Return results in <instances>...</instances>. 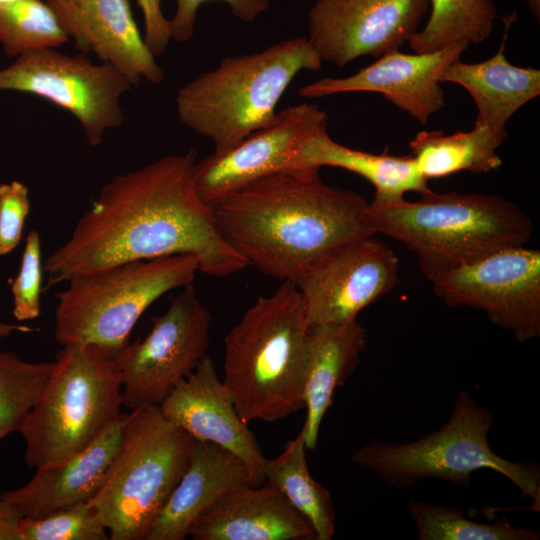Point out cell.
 Returning a JSON list of instances; mask_svg holds the SVG:
<instances>
[{
	"label": "cell",
	"mask_w": 540,
	"mask_h": 540,
	"mask_svg": "<svg viewBox=\"0 0 540 540\" xmlns=\"http://www.w3.org/2000/svg\"><path fill=\"white\" fill-rule=\"evenodd\" d=\"M196 156L194 149L166 155L110 179L67 241L45 259V288L112 265L176 254L197 256L199 271L213 277L248 266L197 192Z\"/></svg>",
	"instance_id": "6da1fadb"
},
{
	"label": "cell",
	"mask_w": 540,
	"mask_h": 540,
	"mask_svg": "<svg viewBox=\"0 0 540 540\" xmlns=\"http://www.w3.org/2000/svg\"><path fill=\"white\" fill-rule=\"evenodd\" d=\"M367 204L308 167L261 178L211 207L218 231L249 265L295 283L328 251L375 235Z\"/></svg>",
	"instance_id": "7a4b0ae2"
},
{
	"label": "cell",
	"mask_w": 540,
	"mask_h": 540,
	"mask_svg": "<svg viewBox=\"0 0 540 540\" xmlns=\"http://www.w3.org/2000/svg\"><path fill=\"white\" fill-rule=\"evenodd\" d=\"M419 196L417 201L372 200L366 214L375 234L416 254L431 282L495 250L525 245L531 237L529 215L503 197L432 190Z\"/></svg>",
	"instance_id": "3957f363"
},
{
	"label": "cell",
	"mask_w": 540,
	"mask_h": 540,
	"mask_svg": "<svg viewBox=\"0 0 540 540\" xmlns=\"http://www.w3.org/2000/svg\"><path fill=\"white\" fill-rule=\"evenodd\" d=\"M308 329L301 295L285 280L228 332L223 383L245 423L281 420L304 408Z\"/></svg>",
	"instance_id": "277c9868"
},
{
	"label": "cell",
	"mask_w": 540,
	"mask_h": 540,
	"mask_svg": "<svg viewBox=\"0 0 540 540\" xmlns=\"http://www.w3.org/2000/svg\"><path fill=\"white\" fill-rule=\"evenodd\" d=\"M322 61L306 37L277 42L252 54L227 57L183 85L176 95L180 122L224 152L271 124L276 106L302 70L320 71Z\"/></svg>",
	"instance_id": "5b68a950"
},
{
	"label": "cell",
	"mask_w": 540,
	"mask_h": 540,
	"mask_svg": "<svg viewBox=\"0 0 540 540\" xmlns=\"http://www.w3.org/2000/svg\"><path fill=\"white\" fill-rule=\"evenodd\" d=\"M124 405L117 359L94 345H64L18 432L29 468L62 463L88 446Z\"/></svg>",
	"instance_id": "8992f818"
},
{
	"label": "cell",
	"mask_w": 540,
	"mask_h": 540,
	"mask_svg": "<svg viewBox=\"0 0 540 540\" xmlns=\"http://www.w3.org/2000/svg\"><path fill=\"white\" fill-rule=\"evenodd\" d=\"M493 415L466 391H461L440 429L414 441L371 442L357 449L351 460L384 483L409 488L423 479L436 478L461 487L479 469L494 470L517 486L540 510V469L534 462H513L496 454L488 443Z\"/></svg>",
	"instance_id": "52a82bcc"
},
{
	"label": "cell",
	"mask_w": 540,
	"mask_h": 540,
	"mask_svg": "<svg viewBox=\"0 0 540 540\" xmlns=\"http://www.w3.org/2000/svg\"><path fill=\"white\" fill-rule=\"evenodd\" d=\"M200 268L192 254L128 261L80 275L55 294L56 341L94 345L118 358L145 310L165 293L193 283Z\"/></svg>",
	"instance_id": "ba28073f"
},
{
	"label": "cell",
	"mask_w": 540,
	"mask_h": 540,
	"mask_svg": "<svg viewBox=\"0 0 540 540\" xmlns=\"http://www.w3.org/2000/svg\"><path fill=\"white\" fill-rule=\"evenodd\" d=\"M193 438L159 406L128 413L121 446L88 501L110 540H145L185 472Z\"/></svg>",
	"instance_id": "9c48e42d"
},
{
	"label": "cell",
	"mask_w": 540,
	"mask_h": 540,
	"mask_svg": "<svg viewBox=\"0 0 540 540\" xmlns=\"http://www.w3.org/2000/svg\"><path fill=\"white\" fill-rule=\"evenodd\" d=\"M131 87L113 66L56 48L24 53L0 69V91L38 95L70 112L91 146L100 145L108 130L122 125L121 99Z\"/></svg>",
	"instance_id": "30bf717a"
},
{
	"label": "cell",
	"mask_w": 540,
	"mask_h": 540,
	"mask_svg": "<svg viewBox=\"0 0 540 540\" xmlns=\"http://www.w3.org/2000/svg\"><path fill=\"white\" fill-rule=\"evenodd\" d=\"M211 321L193 283L183 286L165 313L152 319L149 333L117 358L124 406H159L207 355Z\"/></svg>",
	"instance_id": "8fae6325"
},
{
	"label": "cell",
	"mask_w": 540,
	"mask_h": 540,
	"mask_svg": "<svg viewBox=\"0 0 540 540\" xmlns=\"http://www.w3.org/2000/svg\"><path fill=\"white\" fill-rule=\"evenodd\" d=\"M449 306L484 311L519 343L540 335V252L524 245L495 250L432 281Z\"/></svg>",
	"instance_id": "7c38bea8"
},
{
	"label": "cell",
	"mask_w": 540,
	"mask_h": 540,
	"mask_svg": "<svg viewBox=\"0 0 540 540\" xmlns=\"http://www.w3.org/2000/svg\"><path fill=\"white\" fill-rule=\"evenodd\" d=\"M328 115L317 104L301 103L277 113L276 119L224 152L196 161L194 181L208 205L266 176L308 168L303 144L327 131Z\"/></svg>",
	"instance_id": "4fadbf2b"
},
{
	"label": "cell",
	"mask_w": 540,
	"mask_h": 540,
	"mask_svg": "<svg viewBox=\"0 0 540 540\" xmlns=\"http://www.w3.org/2000/svg\"><path fill=\"white\" fill-rule=\"evenodd\" d=\"M399 261L374 236L343 243L315 260L294 283L309 326L356 320L399 282Z\"/></svg>",
	"instance_id": "5bb4252c"
},
{
	"label": "cell",
	"mask_w": 540,
	"mask_h": 540,
	"mask_svg": "<svg viewBox=\"0 0 540 540\" xmlns=\"http://www.w3.org/2000/svg\"><path fill=\"white\" fill-rule=\"evenodd\" d=\"M428 0H317L308 40L322 62L344 67L361 56L398 50L418 31Z\"/></svg>",
	"instance_id": "9a60e30c"
},
{
	"label": "cell",
	"mask_w": 540,
	"mask_h": 540,
	"mask_svg": "<svg viewBox=\"0 0 540 540\" xmlns=\"http://www.w3.org/2000/svg\"><path fill=\"white\" fill-rule=\"evenodd\" d=\"M456 44L432 53L404 54L390 51L374 63L344 78L325 77L299 89L307 98L337 93L373 92L382 94L421 124L445 105L440 77L467 49Z\"/></svg>",
	"instance_id": "2e32d148"
},
{
	"label": "cell",
	"mask_w": 540,
	"mask_h": 540,
	"mask_svg": "<svg viewBox=\"0 0 540 540\" xmlns=\"http://www.w3.org/2000/svg\"><path fill=\"white\" fill-rule=\"evenodd\" d=\"M159 408L166 419L192 438L214 443L239 457L249 471L253 486L265 480L266 458L208 354L174 387Z\"/></svg>",
	"instance_id": "e0dca14e"
},
{
	"label": "cell",
	"mask_w": 540,
	"mask_h": 540,
	"mask_svg": "<svg viewBox=\"0 0 540 540\" xmlns=\"http://www.w3.org/2000/svg\"><path fill=\"white\" fill-rule=\"evenodd\" d=\"M61 27L82 53H94L133 86L158 85L164 72L141 36L128 0H47Z\"/></svg>",
	"instance_id": "ac0fdd59"
},
{
	"label": "cell",
	"mask_w": 540,
	"mask_h": 540,
	"mask_svg": "<svg viewBox=\"0 0 540 540\" xmlns=\"http://www.w3.org/2000/svg\"><path fill=\"white\" fill-rule=\"evenodd\" d=\"M194 540H314L316 533L270 482L242 486L214 502L197 519Z\"/></svg>",
	"instance_id": "d6986e66"
},
{
	"label": "cell",
	"mask_w": 540,
	"mask_h": 540,
	"mask_svg": "<svg viewBox=\"0 0 540 540\" xmlns=\"http://www.w3.org/2000/svg\"><path fill=\"white\" fill-rule=\"evenodd\" d=\"M128 413L120 415L88 446L62 463L36 472L28 483L3 491L23 517L40 518L60 508L89 501L98 491L123 439Z\"/></svg>",
	"instance_id": "ffe728a7"
},
{
	"label": "cell",
	"mask_w": 540,
	"mask_h": 540,
	"mask_svg": "<svg viewBox=\"0 0 540 540\" xmlns=\"http://www.w3.org/2000/svg\"><path fill=\"white\" fill-rule=\"evenodd\" d=\"M252 485L243 461L229 450L193 438L189 462L145 540H184L197 519L226 493Z\"/></svg>",
	"instance_id": "44dd1931"
},
{
	"label": "cell",
	"mask_w": 540,
	"mask_h": 540,
	"mask_svg": "<svg viewBox=\"0 0 540 540\" xmlns=\"http://www.w3.org/2000/svg\"><path fill=\"white\" fill-rule=\"evenodd\" d=\"M367 344V333L357 319L309 326L303 379L307 414L302 431L306 449L316 447L334 393L353 373Z\"/></svg>",
	"instance_id": "7402d4cb"
},
{
	"label": "cell",
	"mask_w": 540,
	"mask_h": 540,
	"mask_svg": "<svg viewBox=\"0 0 540 540\" xmlns=\"http://www.w3.org/2000/svg\"><path fill=\"white\" fill-rule=\"evenodd\" d=\"M515 13L504 19L505 33L498 52L479 63L450 64L440 77L464 87L476 103L477 121L485 124L500 140L507 136L508 119L524 104L540 94V71L514 66L506 59L507 32Z\"/></svg>",
	"instance_id": "603a6c76"
},
{
	"label": "cell",
	"mask_w": 540,
	"mask_h": 540,
	"mask_svg": "<svg viewBox=\"0 0 540 540\" xmlns=\"http://www.w3.org/2000/svg\"><path fill=\"white\" fill-rule=\"evenodd\" d=\"M301 156L309 167H338L362 176L374 186L375 201L396 200L404 198L407 192L420 195L431 190L411 155L355 150L335 142L327 131L307 140Z\"/></svg>",
	"instance_id": "cb8c5ba5"
},
{
	"label": "cell",
	"mask_w": 540,
	"mask_h": 540,
	"mask_svg": "<svg viewBox=\"0 0 540 540\" xmlns=\"http://www.w3.org/2000/svg\"><path fill=\"white\" fill-rule=\"evenodd\" d=\"M502 143L488 126L476 120L467 132L445 135L442 131H420L408 146L419 171L429 180L460 171L482 174L499 168L502 160L496 150Z\"/></svg>",
	"instance_id": "d4e9b609"
},
{
	"label": "cell",
	"mask_w": 540,
	"mask_h": 540,
	"mask_svg": "<svg viewBox=\"0 0 540 540\" xmlns=\"http://www.w3.org/2000/svg\"><path fill=\"white\" fill-rule=\"evenodd\" d=\"M303 431L288 441L283 451L266 459L264 478L277 487L288 502L312 525L316 540H330L335 531V512L330 493L311 476L305 456Z\"/></svg>",
	"instance_id": "484cf974"
},
{
	"label": "cell",
	"mask_w": 540,
	"mask_h": 540,
	"mask_svg": "<svg viewBox=\"0 0 540 540\" xmlns=\"http://www.w3.org/2000/svg\"><path fill=\"white\" fill-rule=\"evenodd\" d=\"M431 14L408 40L415 53H432L465 43L479 44L493 30L497 9L492 0H428Z\"/></svg>",
	"instance_id": "4316f807"
},
{
	"label": "cell",
	"mask_w": 540,
	"mask_h": 540,
	"mask_svg": "<svg viewBox=\"0 0 540 540\" xmlns=\"http://www.w3.org/2000/svg\"><path fill=\"white\" fill-rule=\"evenodd\" d=\"M419 540H537L539 530L517 527L505 518L481 523L462 510L416 499L407 503Z\"/></svg>",
	"instance_id": "83f0119b"
},
{
	"label": "cell",
	"mask_w": 540,
	"mask_h": 540,
	"mask_svg": "<svg viewBox=\"0 0 540 540\" xmlns=\"http://www.w3.org/2000/svg\"><path fill=\"white\" fill-rule=\"evenodd\" d=\"M70 39L53 9L41 0L0 5V44L8 56L57 48Z\"/></svg>",
	"instance_id": "f1b7e54d"
},
{
	"label": "cell",
	"mask_w": 540,
	"mask_h": 540,
	"mask_svg": "<svg viewBox=\"0 0 540 540\" xmlns=\"http://www.w3.org/2000/svg\"><path fill=\"white\" fill-rule=\"evenodd\" d=\"M53 368V361L30 362L0 350V442L19 430L38 400Z\"/></svg>",
	"instance_id": "f546056e"
},
{
	"label": "cell",
	"mask_w": 540,
	"mask_h": 540,
	"mask_svg": "<svg viewBox=\"0 0 540 540\" xmlns=\"http://www.w3.org/2000/svg\"><path fill=\"white\" fill-rule=\"evenodd\" d=\"M22 540H107L109 534L88 501L55 510L40 518L23 517Z\"/></svg>",
	"instance_id": "4dcf8cb0"
},
{
	"label": "cell",
	"mask_w": 540,
	"mask_h": 540,
	"mask_svg": "<svg viewBox=\"0 0 540 540\" xmlns=\"http://www.w3.org/2000/svg\"><path fill=\"white\" fill-rule=\"evenodd\" d=\"M42 270L40 235L34 229L25 239L20 269L11 282L12 313L20 322L33 320L40 314Z\"/></svg>",
	"instance_id": "1f68e13d"
},
{
	"label": "cell",
	"mask_w": 540,
	"mask_h": 540,
	"mask_svg": "<svg viewBox=\"0 0 540 540\" xmlns=\"http://www.w3.org/2000/svg\"><path fill=\"white\" fill-rule=\"evenodd\" d=\"M30 212L29 189L20 181L0 184V256L12 252L22 238Z\"/></svg>",
	"instance_id": "d6a6232c"
},
{
	"label": "cell",
	"mask_w": 540,
	"mask_h": 540,
	"mask_svg": "<svg viewBox=\"0 0 540 540\" xmlns=\"http://www.w3.org/2000/svg\"><path fill=\"white\" fill-rule=\"evenodd\" d=\"M177 8L170 22V38L187 42L193 37L199 7L209 0H175ZM231 13L243 22H253L269 7L268 0H221Z\"/></svg>",
	"instance_id": "836d02e7"
},
{
	"label": "cell",
	"mask_w": 540,
	"mask_h": 540,
	"mask_svg": "<svg viewBox=\"0 0 540 540\" xmlns=\"http://www.w3.org/2000/svg\"><path fill=\"white\" fill-rule=\"evenodd\" d=\"M144 18V41L155 57L162 55L170 41V22L161 10V0H137Z\"/></svg>",
	"instance_id": "e575fe53"
},
{
	"label": "cell",
	"mask_w": 540,
	"mask_h": 540,
	"mask_svg": "<svg viewBox=\"0 0 540 540\" xmlns=\"http://www.w3.org/2000/svg\"><path fill=\"white\" fill-rule=\"evenodd\" d=\"M23 516L12 502L0 499V540H22Z\"/></svg>",
	"instance_id": "d590c367"
},
{
	"label": "cell",
	"mask_w": 540,
	"mask_h": 540,
	"mask_svg": "<svg viewBox=\"0 0 540 540\" xmlns=\"http://www.w3.org/2000/svg\"><path fill=\"white\" fill-rule=\"evenodd\" d=\"M34 331H36V329L29 326L0 321V340L11 336L14 332L28 333Z\"/></svg>",
	"instance_id": "8d00e7d4"
},
{
	"label": "cell",
	"mask_w": 540,
	"mask_h": 540,
	"mask_svg": "<svg viewBox=\"0 0 540 540\" xmlns=\"http://www.w3.org/2000/svg\"><path fill=\"white\" fill-rule=\"evenodd\" d=\"M526 1L534 17L537 19V21H539L540 0H526Z\"/></svg>",
	"instance_id": "74e56055"
},
{
	"label": "cell",
	"mask_w": 540,
	"mask_h": 540,
	"mask_svg": "<svg viewBox=\"0 0 540 540\" xmlns=\"http://www.w3.org/2000/svg\"><path fill=\"white\" fill-rule=\"evenodd\" d=\"M18 1H21V0H0V5H7V4L15 3Z\"/></svg>",
	"instance_id": "f35d334b"
},
{
	"label": "cell",
	"mask_w": 540,
	"mask_h": 540,
	"mask_svg": "<svg viewBox=\"0 0 540 540\" xmlns=\"http://www.w3.org/2000/svg\"><path fill=\"white\" fill-rule=\"evenodd\" d=\"M68 1H74V2H78V1H80V0H68Z\"/></svg>",
	"instance_id": "ab89813d"
}]
</instances>
